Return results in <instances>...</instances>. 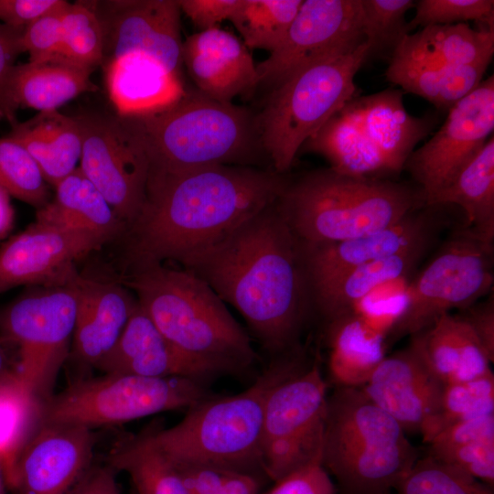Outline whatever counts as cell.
Returning a JSON list of instances; mask_svg holds the SVG:
<instances>
[{
  "label": "cell",
  "mask_w": 494,
  "mask_h": 494,
  "mask_svg": "<svg viewBox=\"0 0 494 494\" xmlns=\"http://www.w3.org/2000/svg\"><path fill=\"white\" fill-rule=\"evenodd\" d=\"M277 200L181 263L231 304L274 352L293 349L312 299L301 243Z\"/></svg>",
  "instance_id": "6da1fadb"
},
{
  "label": "cell",
  "mask_w": 494,
  "mask_h": 494,
  "mask_svg": "<svg viewBox=\"0 0 494 494\" xmlns=\"http://www.w3.org/2000/svg\"><path fill=\"white\" fill-rule=\"evenodd\" d=\"M288 182L276 171L225 165L150 171L145 203L128 226V256L135 266L182 263L274 203Z\"/></svg>",
  "instance_id": "7a4b0ae2"
},
{
  "label": "cell",
  "mask_w": 494,
  "mask_h": 494,
  "mask_svg": "<svg viewBox=\"0 0 494 494\" xmlns=\"http://www.w3.org/2000/svg\"><path fill=\"white\" fill-rule=\"evenodd\" d=\"M277 204L305 246L360 238L425 206L417 186L348 176L331 168L288 182Z\"/></svg>",
  "instance_id": "3957f363"
},
{
  "label": "cell",
  "mask_w": 494,
  "mask_h": 494,
  "mask_svg": "<svg viewBox=\"0 0 494 494\" xmlns=\"http://www.w3.org/2000/svg\"><path fill=\"white\" fill-rule=\"evenodd\" d=\"M123 284L161 334L192 358L240 372L255 360L245 331L212 288L187 269L160 263L135 266Z\"/></svg>",
  "instance_id": "277c9868"
},
{
  "label": "cell",
  "mask_w": 494,
  "mask_h": 494,
  "mask_svg": "<svg viewBox=\"0 0 494 494\" xmlns=\"http://www.w3.org/2000/svg\"><path fill=\"white\" fill-rule=\"evenodd\" d=\"M306 366L298 358L271 365L248 389L209 396L193 405L176 425L143 435L174 464H197L238 473L262 469L263 411L273 388ZM263 470V469H262Z\"/></svg>",
  "instance_id": "5b68a950"
},
{
  "label": "cell",
  "mask_w": 494,
  "mask_h": 494,
  "mask_svg": "<svg viewBox=\"0 0 494 494\" xmlns=\"http://www.w3.org/2000/svg\"><path fill=\"white\" fill-rule=\"evenodd\" d=\"M126 118L145 146L149 172L247 163L262 150L256 115L232 102L211 99L197 89H187L164 110Z\"/></svg>",
  "instance_id": "8992f818"
},
{
  "label": "cell",
  "mask_w": 494,
  "mask_h": 494,
  "mask_svg": "<svg viewBox=\"0 0 494 494\" xmlns=\"http://www.w3.org/2000/svg\"><path fill=\"white\" fill-rule=\"evenodd\" d=\"M419 458L407 434L356 387L328 397L322 464L343 494L391 492Z\"/></svg>",
  "instance_id": "52a82bcc"
},
{
  "label": "cell",
  "mask_w": 494,
  "mask_h": 494,
  "mask_svg": "<svg viewBox=\"0 0 494 494\" xmlns=\"http://www.w3.org/2000/svg\"><path fill=\"white\" fill-rule=\"evenodd\" d=\"M435 122L431 115L409 113L402 91L386 89L349 100L302 148L325 157L336 172L389 179L404 169Z\"/></svg>",
  "instance_id": "ba28073f"
},
{
  "label": "cell",
  "mask_w": 494,
  "mask_h": 494,
  "mask_svg": "<svg viewBox=\"0 0 494 494\" xmlns=\"http://www.w3.org/2000/svg\"><path fill=\"white\" fill-rule=\"evenodd\" d=\"M369 56V44L363 41L304 69L271 91L256 115V126L261 148L274 171H287L303 145L358 95L355 75Z\"/></svg>",
  "instance_id": "9c48e42d"
},
{
  "label": "cell",
  "mask_w": 494,
  "mask_h": 494,
  "mask_svg": "<svg viewBox=\"0 0 494 494\" xmlns=\"http://www.w3.org/2000/svg\"><path fill=\"white\" fill-rule=\"evenodd\" d=\"M77 273L63 283L35 286L0 312L2 338L18 349L16 377L42 404L54 395L70 354L78 311Z\"/></svg>",
  "instance_id": "30bf717a"
},
{
  "label": "cell",
  "mask_w": 494,
  "mask_h": 494,
  "mask_svg": "<svg viewBox=\"0 0 494 494\" xmlns=\"http://www.w3.org/2000/svg\"><path fill=\"white\" fill-rule=\"evenodd\" d=\"M204 381L103 374L79 380L42 404L40 422L92 428L157 413L189 409L209 397Z\"/></svg>",
  "instance_id": "8fae6325"
},
{
  "label": "cell",
  "mask_w": 494,
  "mask_h": 494,
  "mask_svg": "<svg viewBox=\"0 0 494 494\" xmlns=\"http://www.w3.org/2000/svg\"><path fill=\"white\" fill-rule=\"evenodd\" d=\"M494 243L463 225L453 231L403 290V308L388 343L411 336L440 317L489 295L494 284Z\"/></svg>",
  "instance_id": "7c38bea8"
},
{
  "label": "cell",
  "mask_w": 494,
  "mask_h": 494,
  "mask_svg": "<svg viewBox=\"0 0 494 494\" xmlns=\"http://www.w3.org/2000/svg\"><path fill=\"white\" fill-rule=\"evenodd\" d=\"M327 383L317 363L275 385L264 405L262 469L273 481L322 460Z\"/></svg>",
  "instance_id": "4fadbf2b"
},
{
  "label": "cell",
  "mask_w": 494,
  "mask_h": 494,
  "mask_svg": "<svg viewBox=\"0 0 494 494\" xmlns=\"http://www.w3.org/2000/svg\"><path fill=\"white\" fill-rule=\"evenodd\" d=\"M75 118L81 135L79 168L127 227L146 199L150 164L145 146L126 117L91 113Z\"/></svg>",
  "instance_id": "5bb4252c"
},
{
  "label": "cell",
  "mask_w": 494,
  "mask_h": 494,
  "mask_svg": "<svg viewBox=\"0 0 494 494\" xmlns=\"http://www.w3.org/2000/svg\"><path fill=\"white\" fill-rule=\"evenodd\" d=\"M365 41L360 0H303L281 45L256 65L271 91L304 69Z\"/></svg>",
  "instance_id": "9a60e30c"
},
{
  "label": "cell",
  "mask_w": 494,
  "mask_h": 494,
  "mask_svg": "<svg viewBox=\"0 0 494 494\" xmlns=\"http://www.w3.org/2000/svg\"><path fill=\"white\" fill-rule=\"evenodd\" d=\"M494 129V77L456 102L435 134L415 149L406 169L424 205L488 141Z\"/></svg>",
  "instance_id": "2e32d148"
},
{
  "label": "cell",
  "mask_w": 494,
  "mask_h": 494,
  "mask_svg": "<svg viewBox=\"0 0 494 494\" xmlns=\"http://www.w3.org/2000/svg\"><path fill=\"white\" fill-rule=\"evenodd\" d=\"M92 4L103 31L102 62L136 54L182 77L178 0H109Z\"/></svg>",
  "instance_id": "e0dca14e"
},
{
  "label": "cell",
  "mask_w": 494,
  "mask_h": 494,
  "mask_svg": "<svg viewBox=\"0 0 494 494\" xmlns=\"http://www.w3.org/2000/svg\"><path fill=\"white\" fill-rule=\"evenodd\" d=\"M105 242L88 231L36 220L0 248V294L66 282L76 272L75 262Z\"/></svg>",
  "instance_id": "ac0fdd59"
},
{
  "label": "cell",
  "mask_w": 494,
  "mask_h": 494,
  "mask_svg": "<svg viewBox=\"0 0 494 494\" xmlns=\"http://www.w3.org/2000/svg\"><path fill=\"white\" fill-rule=\"evenodd\" d=\"M93 446L89 427L39 422L7 485L16 494H68L91 467Z\"/></svg>",
  "instance_id": "d6986e66"
},
{
  "label": "cell",
  "mask_w": 494,
  "mask_h": 494,
  "mask_svg": "<svg viewBox=\"0 0 494 494\" xmlns=\"http://www.w3.org/2000/svg\"><path fill=\"white\" fill-rule=\"evenodd\" d=\"M443 207L424 206L385 229L353 240L301 244L310 286L362 263L434 243L449 223L442 213Z\"/></svg>",
  "instance_id": "ffe728a7"
},
{
  "label": "cell",
  "mask_w": 494,
  "mask_h": 494,
  "mask_svg": "<svg viewBox=\"0 0 494 494\" xmlns=\"http://www.w3.org/2000/svg\"><path fill=\"white\" fill-rule=\"evenodd\" d=\"M443 387L408 346L385 356L360 388L406 434L422 435L438 411Z\"/></svg>",
  "instance_id": "44dd1931"
},
{
  "label": "cell",
  "mask_w": 494,
  "mask_h": 494,
  "mask_svg": "<svg viewBox=\"0 0 494 494\" xmlns=\"http://www.w3.org/2000/svg\"><path fill=\"white\" fill-rule=\"evenodd\" d=\"M94 367L104 374L184 377L204 382L227 373L222 368L188 356L174 347L138 302L113 347Z\"/></svg>",
  "instance_id": "7402d4cb"
},
{
  "label": "cell",
  "mask_w": 494,
  "mask_h": 494,
  "mask_svg": "<svg viewBox=\"0 0 494 494\" xmlns=\"http://www.w3.org/2000/svg\"><path fill=\"white\" fill-rule=\"evenodd\" d=\"M182 62L196 89L222 102L258 86L256 65L249 48L219 27L189 36L182 44Z\"/></svg>",
  "instance_id": "603a6c76"
},
{
  "label": "cell",
  "mask_w": 494,
  "mask_h": 494,
  "mask_svg": "<svg viewBox=\"0 0 494 494\" xmlns=\"http://www.w3.org/2000/svg\"><path fill=\"white\" fill-rule=\"evenodd\" d=\"M78 311L72 337V354L85 366L94 367L113 347L137 300L121 283L77 273Z\"/></svg>",
  "instance_id": "cb8c5ba5"
},
{
  "label": "cell",
  "mask_w": 494,
  "mask_h": 494,
  "mask_svg": "<svg viewBox=\"0 0 494 494\" xmlns=\"http://www.w3.org/2000/svg\"><path fill=\"white\" fill-rule=\"evenodd\" d=\"M108 97L122 117L151 114L175 103L186 91L179 77L158 62L136 54L102 64Z\"/></svg>",
  "instance_id": "d4e9b609"
},
{
  "label": "cell",
  "mask_w": 494,
  "mask_h": 494,
  "mask_svg": "<svg viewBox=\"0 0 494 494\" xmlns=\"http://www.w3.org/2000/svg\"><path fill=\"white\" fill-rule=\"evenodd\" d=\"M408 345L443 384L472 380L491 371V361L457 314H446L410 336Z\"/></svg>",
  "instance_id": "484cf974"
},
{
  "label": "cell",
  "mask_w": 494,
  "mask_h": 494,
  "mask_svg": "<svg viewBox=\"0 0 494 494\" xmlns=\"http://www.w3.org/2000/svg\"><path fill=\"white\" fill-rule=\"evenodd\" d=\"M93 70L61 55L14 67L8 84V102L14 113L19 108L58 111L80 94L93 91Z\"/></svg>",
  "instance_id": "4316f807"
},
{
  "label": "cell",
  "mask_w": 494,
  "mask_h": 494,
  "mask_svg": "<svg viewBox=\"0 0 494 494\" xmlns=\"http://www.w3.org/2000/svg\"><path fill=\"white\" fill-rule=\"evenodd\" d=\"M432 246L422 244L316 283L311 285L312 299L328 320L349 313L380 286L411 274Z\"/></svg>",
  "instance_id": "83f0119b"
},
{
  "label": "cell",
  "mask_w": 494,
  "mask_h": 494,
  "mask_svg": "<svg viewBox=\"0 0 494 494\" xmlns=\"http://www.w3.org/2000/svg\"><path fill=\"white\" fill-rule=\"evenodd\" d=\"M8 136L19 142L38 163L48 184L55 187L79 166L81 130L75 116L58 111L38 112L15 122Z\"/></svg>",
  "instance_id": "f1b7e54d"
},
{
  "label": "cell",
  "mask_w": 494,
  "mask_h": 494,
  "mask_svg": "<svg viewBox=\"0 0 494 494\" xmlns=\"http://www.w3.org/2000/svg\"><path fill=\"white\" fill-rule=\"evenodd\" d=\"M54 188V198L37 209V221L88 231L105 242L125 230L126 224L79 166Z\"/></svg>",
  "instance_id": "f546056e"
},
{
  "label": "cell",
  "mask_w": 494,
  "mask_h": 494,
  "mask_svg": "<svg viewBox=\"0 0 494 494\" xmlns=\"http://www.w3.org/2000/svg\"><path fill=\"white\" fill-rule=\"evenodd\" d=\"M459 207L466 227L489 243H494V137L468 159L425 206Z\"/></svg>",
  "instance_id": "4dcf8cb0"
},
{
  "label": "cell",
  "mask_w": 494,
  "mask_h": 494,
  "mask_svg": "<svg viewBox=\"0 0 494 494\" xmlns=\"http://www.w3.org/2000/svg\"><path fill=\"white\" fill-rule=\"evenodd\" d=\"M488 67L455 66L393 51L386 78L437 109L448 111L483 81Z\"/></svg>",
  "instance_id": "1f68e13d"
},
{
  "label": "cell",
  "mask_w": 494,
  "mask_h": 494,
  "mask_svg": "<svg viewBox=\"0 0 494 494\" xmlns=\"http://www.w3.org/2000/svg\"><path fill=\"white\" fill-rule=\"evenodd\" d=\"M327 339L328 371L338 387H361L386 356V338L353 310L328 320Z\"/></svg>",
  "instance_id": "d6a6232c"
},
{
  "label": "cell",
  "mask_w": 494,
  "mask_h": 494,
  "mask_svg": "<svg viewBox=\"0 0 494 494\" xmlns=\"http://www.w3.org/2000/svg\"><path fill=\"white\" fill-rule=\"evenodd\" d=\"M393 51L455 66H489L494 29H475L466 23L428 26L405 36Z\"/></svg>",
  "instance_id": "836d02e7"
},
{
  "label": "cell",
  "mask_w": 494,
  "mask_h": 494,
  "mask_svg": "<svg viewBox=\"0 0 494 494\" xmlns=\"http://www.w3.org/2000/svg\"><path fill=\"white\" fill-rule=\"evenodd\" d=\"M107 464L129 475L134 494H188L174 464L143 435L115 446Z\"/></svg>",
  "instance_id": "e575fe53"
},
{
  "label": "cell",
  "mask_w": 494,
  "mask_h": 494,
  "mask_svg": "<svg viewBox=\"0 0 494 494\" xmlns=\"http://www.w3.org/2000/svg\"><path fill=\"white\" fill-rule=\"evenodd\" d=\"M41 407L17 377L0 390V462L6 484L18 453L39 424Z\"/></svg>",
  "instance_id": "d590c367"
},
{
  "label": "cell",
  "mask_w": 494,
  "mask_h": 494,
  "mask_svg": "<svg viewBox=\"0 0 494 494\" xmlns=\"http://www.w3.org/2000/svg\"><path fill=\"white\" fill-rule=\"evenodd\" d=\"M303 0H240L230 18L247 48L274 51L285 39Z\"/></svg>",
  "instance_id": "8d00e7d4"
},
{
  "label": "cell",
  "mask_w": 494,
  "mask_h": 494,
  "mask_svg": "<svg viewBox=\"0 0 494 494\" xmlns=\"http://www.w3.org/2000/svg\"><path fill=\"white\" fill-rule=\"evenodd\" d=\"M494 413V374L444 384L435 416L422 434L429 443L446 427L478 416Z\"/></svg>",
  "instance_id": "74e56055"
},
{
  "label": "cell",
  "mask_w": 494,
  "mask_h": 494,
  "mask_svg": "<svg viewBox=\"0 0 494 494\" xmlns=\"http://www.w3.org/2000/svg\"><path fill=\"white\" fill-rule=\"evenodd\" d=\"M0 188L37 209L51 200L48 182L38 163L19 142L8 135L0 138Z\"/></svg>",
  "instance_id": "f35d334b"
},
{
  "label": "cell",
  "mask_w": 494,
  "mask_h": 494,
  "mask_svg": "<svg viewBox=\"0 0 494 494\" xmlns=\"http://www.w3.org/2000/svg\"><path fill=\"white\" fill-rule=\"evenodd\" d=\"M59 55L94 70L103 60V31L92 1L68 3Z\"/></svg>",
  "instance_id": "ab89813d"
},
{
  "label": "cell",
  "mask_w": 494,
  "mask_h": 494,
  "mask_svg": "<svg viewBox=\"0 0 494 494\" xmlns=\"http://www.w3.org/2000/svg\"><path fill=\"white\" fill-rule=\"evenodd\" d=\"M398 494H494L493 488L425 455L394 489Z\"/></svg>",
  "instance_id": "60d3db41"
},
{
  "label": "cell",
  "mask_w": 494,
  "mask_h": 494,
  "mask_svg": "<svg viewBox=\"0 0 494 494\" xmlns=\"http://www.w3.org/2000/svg\"><path fill=\"white\" fill-rule=\"evenodd\" d=\"M414 5L413 0H360L361 28L370 55L388 49L392 55L410 34L405 15Z\"/></svg>",
  "instance_id": "b9f144b4"
},
{
  "label": "cell",
  "mask_w": 494,
  "mask_h": 494,
  "mask_svg": "<svg viewBox=\"0 0 494 494\" xmlns=\"http://www.w3.org/2000/svg\"><path fill=\"white\" fill-rule=\"evenodd\" d=\"M410 29L434 25H452L474 21L478 28L494 29L493 0H419Z\"/></svg>",
  "instance_id": "7bdbcfd3"
},
{
  "label": "cell",
  "mask_w": 494,
  "mask_h": 494,
  "mask_svg": "<svg viewBox=\"0 0 494 494\" xmlns=\"http://www.w3.org/2000/svg\"><path fill=\"white\" fill-rule=\"evenodd\" d=\"M426 455L471 476L490 488L494 486V440L446 447L429 446Z\"/></svg>",
  "instance_id": "ee69618b"
},
{
  "label": "cell",
  "mask_w": 494,
  "mask_h": 494,
  "mask_svg": "<svg viewBox=\"0 0 494 494\" xmlns=\"http://www.w3.org/2000/svg\"><path fill=\"white\" fill-rule=\"evenodd\" d=\"M68 3L39 17L24 29L20 37V48L22 53H28L29 61L59 55L62 45L63 11Z\"/></svg>",
  "instance_id": "f6af8a7d"
},
{
  "label": "cell",
  "mask_w": 494,
  "mask_h": 494,
  "mask_svg": "<svg viewBox=\"0 0 494 494\" xmlns=\"http://www.w3.org/2000/svg\"><path fill=\"white\" fill-rule=\"evenodd\" d=\"M337 487L322 464L315 460L274 482L264 494H337Z\"/></svg>",
  "instance_id": "bcb514c9"
},
{
  "label": "cell",
  "mask_w": 494,
  "mask_h": 494,
  "mask_svg": "<svg viewBox=\"0 0 494 494\" xmlns=\"http://www.w3.org/2000/svg\"><path fill=\"white\" fill-rule=\"evenodd\" d=\"M25 28H16L0 23V120L14 124L15 113L8 102V84L16 59L22 53L20 37Z\"/></svg>",
  "instance_id": "7dc6e473"
},
{
  "label": "cell",
  "mask_w": 494,
  "mask_h": 494,
  "mask_svg": "<svg viewBox=\"0 0 494 494\" xmlns=\"http://www.w3.org/2000/svg\"><path fill=\"white\" fill-rule=\"evenodd\" d=\"M494 440V413L453 424L439 432L429 443L432 447Z\"/></svg>",
  "instance_id": "c3c4849f"
},
{
  "label": "cell",
  "mask_w": 494,
  "mask_h": 494,
  "mask_svg": "<svg viewBox=\"0 0 494 494\" xmlns=\"http://www.w3.org/2000/svg\"><path fill=\"white\" fill-rule=\"evenodd\" d=\"M65 0H0V21L2 24L26 28L39 17L63 5Z\"/></svg>",
  "instance_id": "681fc988"
},
{
  "label": "cell",
  "mask_w": 494,
  "mask_h": 494,
  "mask_svg": "<svg viewBox=\"0 0 494 494\" xmlns=\"http://www.w3.org/2000/svg\"><path fill=\"white\" fill-rule=\"evenodd\" d=\"M458 317L470 328L483 349L494 362V295L458 311Z\"/></svg>",
  "instance_id": "f907efd6"
},
{
  "label": "cell",
  "mask_w": 494,
  "mask_h": 494,
  "mask_svg": "<svg viewBox=\"0 0 494 494\" xmlns=\"http://www.w3.org/2000/svg\"><path fill=\"white\" fill-rule=\"evenodd\" d=\"M240 0H178L183 12L200 31L230 20Z\"/></svg>",
  "instance_id": "816d5d0a"
},
{
  "label": "cell",
  "mask_w": 494,
  "mask_h": 494,
  "mask_svg": "<svg viewBox=\"0 0 494 494\" xmlns=\"http://www.w3.org/2000/svg\"><path fill=\"white\" fill-rule=\"evenodd\" d=\"M174 464V463H173ZM188 494H214L238 472L197 464H174Z\"/></svg>",
  "instance_id": "f5cc1de1"
},
{
  "label": "cell",
  "mask_w": 494,
  "mask_h": 494,
  "mask_svg": "<svg viewBox=\"0 0 494 494\" xmlns=\"http://www.w3.org/2000/svg\"><path fill=\"white\" fill-rule=\"evenodd\" d=\"M115 472L108 464L91 467L68 494H121Z\"/></svg>",
  "instance_id": "db71d44e"
},
{
  "label": "cell",
  "mask_w": 494,
  "mask_h": 494,
  "mask_svg": "<svg viewBox=\"0 0 494 494\" xmlns=\"http://www.w3.org/2000/svg\"><path fill=\"white\" fill-rule=\"evenodd\" d=\"M260 481L255 475L233 474L214 494H258Z\"/></svg>",
  "instance_id": "11a10c76"
},
{
  "label": "cell",
  "mask_w": 494,
  "mask_h": 494,
  "mask_svg": "<svg viewBox=\"0 0 494 494\" xmlns=\"http://www.w3.org/2000/svg\"><path fill=\"white\" fill-rule=\"evenodd\" d=\"M15 211L9 194L0 188V241L5 239L14 226Z\"/></svg>",
  "instance_id": "9f6ffc18"
},
{
  "label": "cell",
  "mask_w": 494,
  "mask_h": 494,
  "mask_svg": "<svg viewBox=\"0 0 494 494\" xmlns=\"http://www.w3.org/2000/svg\"><path fill=\"white\" fill-rule=\"evenodd\" d=\"M3 341V338H0V381L16 377V367L11 365Z\"/></svg>",
  "instance_id": "6f0895ef"
},
{
  "label": "cell",
  "mask_w": 494,
  "mask_h": 494,
  "mask_svg": "<svg viewBox=\"0 0 494 494\" xmlns=\"http://www.w3.org/2000/svg\"><path fill=\"white\" fill-rule=\"evenodd\" d=\"M3 478H4V474H3L2 466H1V462H0V494H4Z\"/></svg>",
  "instance_id": "680465c9"
},
{
  "label": "cell",
  "mask_w": 494,
  "mask_h": 494,
  "mask_svg": "<svg viewBox=\"0 0 494 494\" xmlns=\"http://www.w3.org/2000/svg\"><path fill=\"white\" fill-rule=\"evenodd\" d=\"M16 377L12 378V379H9V380H6V381H0V390L8 382L10 381L11 380L15 379Z\"/></svg>",
  "instance_id": "91938a15"
},
{
  "label": "cell",
  "mask_w": 494,
  "mask_h": 494,
  "mask_svg": "<svg viewBox=\"0 0 494 494\" xmlns=\"http://www.w3.org/2000/svg\"><path fill=\"white\" fill-rule=\"evenodd\" d=\"M383 494H392L391 492L383 493Z\"/></svg>",
  "instance_id": "94428289"
},
{
  "label": "cell",
  "mask_w": 494,
  "mask_h": 494,
  "mask_svg": "<svg viewBox=\"0 0 494 494\" xmlns=\"http://www.w3.org/2000/svg\"><path fill=\"white\" fill-rule=\"evenodd\" d=\"M133 494H134V492H133Z\"/></svg>",
  "instance_id": "6125c7cd"
}]
</instances>
